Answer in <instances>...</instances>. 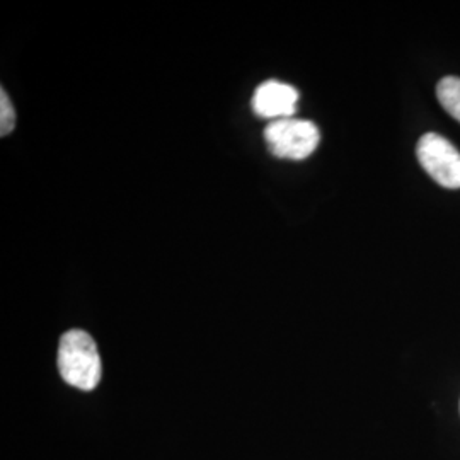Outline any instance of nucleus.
Segmentation results:
<instances>
[{"label":"nucleus","instance_id":"1","mask_svg":"<svg viewBox=\"0 0 460 460\" xmlns=\"http://www.w3.org/2000/svg\"><path fill=\"white\" fill-rule=\"evenodd\" d=\"M58 370L66 384L93 391L102 376L98 346L91 334L81 329L66 332L58 346Z\"/></svg>","mask_w":460,"mask_h":460},{"label":"nucleus","instance_id":"2","mask_svg":"<svg viewBox=\"0 0 460 460\" xmlns=\"http://www.w3.org/2000/svg\"><path fill=\"white\" fill-rule=\"evenodd\" d=\"M270 152L279 159H307L321 142V132L309 119L283 118L271 121L264 130Z\"/></svg>","mask_w":460,"mask_h":460},{"label":"nucleus","instance_id":"3","mask_svg":"<svg viewBox=\"0 0 460 460\" xmlns=\"http://www.w3.org/2000/svg\"><path fill=\"white\" fill-rule=\"evenodd\" d=\"M416 155L420 164L440 186L460 188V152L438 133H427L420 138Z\"/></svg>","mask_w":460,"mask_h":460},{"label":"nucleus","instance_id":"4","mask_svg":"<svg viewBox=\"0 0 460 460\" xmlns=\"http://www.w3.org/2000/svg\"><path fill=\"white\" fill-rule=\"evenodd\" d=\"M298 91L290 84L279 81H266L258 85L251 99L252 111L264 119H283L292 118L296 113Z\"/></svg>","mask_w":460,"mask_h":460},{"label":"nucleus","instance_id":"5","mask_svg":"<svg viewBox=\"0 0 460 460\" xmlns=\"http://www.w3.org/2000/svg\"><path fill=\"white\" fill-rule=\"evenodd\" d=\"M437 98L452 118L460 121V79L448 75L437 85Z\"/></svg>","mask_w":460,"mask_h":460},{"label":"nucleus","instance_id":"6","mask_svg":"<svg viewBox=\"0 0 460 460\" xmlns=\"http://www.w3.org/2000/svg\"><path fill=\"white\" fill-rule=\"evenodd\" d=\"M16 127V110L7 96L5 89L0 91V135L5 137Z\"/></svg>","mask_w":460,"mask_h":460}]
</instances>
